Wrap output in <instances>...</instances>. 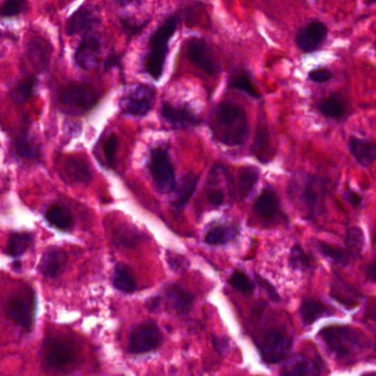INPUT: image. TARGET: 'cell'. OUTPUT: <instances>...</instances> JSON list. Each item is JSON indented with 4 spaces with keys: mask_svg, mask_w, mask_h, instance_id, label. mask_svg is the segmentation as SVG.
<instances>
[{
    "mask_svg": "<svg viewBox=\"0 0 376 376\" xmlns=\"http://www.w3.org/2000/svg\"><path fill=\"white\" fill-rule=\"evenodd\" d=\"M366 3H368V5H371V3H376V0H366Z\"/></svg>",
    "mask_w": 376,
    "mask_h": 376,
    "instance_id": "obj_54",
    "label": "cell"
},
{
    "mask_svg": "<svg viewBox=\"0 0 376 376\" xmlns=\"http://www.w3.org/2000/svg\"><path fill=\"white\" fill-rule=\"evenodd\" d=\"M118 149V137L117 135L112 133L108 138L106 139V142L104 144V154L105 158H106L108 165H112L114 163L115 158H116V154H117Z\"/></svg>",
    "mask_w": 376,
    "mask_h": 376,
    "instance_id": "obj_43",
    "label": "cell"
},
{
    "mask_svg": "<svg viewBox=\"0 0 376 376\" xmlns=\"http://www.w3.org/2000/svg\"><path fill=\"white\" fill-rule=\"evenodd\" d=\"M28 9L27 0H6L1 6V16L15 17Z\"/></svg>",
    "mask_w": 376,
    "mask_h": 376,
    "instance_id": "obj_42",
    "label": "cell"
},
{
    "mask_svg": "<svg viewBox=\"0 0 376 376\" xmlns=\"http://www.w3.org/2000/svg\"><path fill=\"white\" fill-rule=\"evenodd\" d=\"M289 191L307 219H312L322 213L325 199L328 193V182L326 180L304 174L291 182Z\"/></svg>",
    "mask_w": 376,
    "mask_h": 376,
    "instance_id": "obj_2",
    "label": "cell"
},
{
    "mask_svg": "<svg viewBox=\"0 0 376 376\" xmlns=\"http://www.w3.org/2000/svg\"><path fill=\"white\" fill-rule=\"evenodd\" d=\"M319 368L315 361L304 355H296L284 366L283 374L286 375H313L319 373Z\"/></svg>",
    "mask_w": 376,
    "mask_h": 376,
    "instance_id": "obj_27",
    "label": "cell"
},
{
    "mask_svg": "<svg viewBox=\"0 0 376 376\" xmlns=\"http://www.w3.org/2000/svg\"><path fill=\"white\" fill-rule=\"evenodd\" d=\"M163 334L154 322H146L131 332L129 338V351L135 354L147 353L161 347Z\"/></svg>",
    "mask_w": 376,
    "mask_h": 376,
    "instance_id": "obj_9",
    "label": "cell"
},
{
    "mask_svg": "<svg viewBox=\"0 0 376 376\" xmlns=\"http://www.w3.org/2000/svg\"><path fill=\"white\" fill-rule=\"evenodd\" d=\"M187 54L193 65L202 70L206 74L213 76L219 74L221 71V65L216 60L211 48L200 38H193L188 42Z\"/></svg>",
    "mask_w": 376,
    "mask_h": 376,
    "instance_id": "obj_11",
    "label": "cell"
},
{
    "mask_svg": "<svg viewBox=\"0 0 376 376\" xmlns=\"http://www.w3.org/2000/svg\"><path fill=\"white\" fill-rule=\"evenodd\" d=\"M99 22L97 10L91 7H82L70 17L67 24V31L70 35H79L91 30Z\"/></svg>",
    "mask_w": 376,
    "mask_h": 376,
    "instance_id": "obj_17",
    "label": "cell"
},
{
    "mask_svg": "<svg viewBox=\"0 0 376 376\" xmlns=\"http://www.w3.org/2000/svg\"><path fill=\"white\" fill-rule=\"evenodd\" d=\"M289 264L294 270H306L310 267V259L306 252L302 250V246L294 245L291 248V257H289Z\"/></svg>",
    "mask_w": 376,
    "mask_h": 376,
    "instance_id": "obj_40",
    "label": "cell"
},
{
    "mask_svg": "<svg viewBox=\"0 0 376 376\" xmlns=\"http://www.w3.org/2000/svg\"><path fill=\"white\" fill-rule=\"evenodd\" d=\"M165 296L171 306L179 313H187L193 304V295L180 286H169L165 291Z\"/></svg>",
    "mask_w": 376,
    "mask_h": 376,
    "instance_id": "obj_25",
    "label": "cell"
},
{
    "mask_svg": "<svg viewBox=\"0 0 376 376\" xmlns=\"http://www.w3.org/2000/svg\"><path fill=\"white\" fill-rule=\"evenodd\" d=\"M123 27L126 30H129L131 33H138L139 30L142 29V26H136V24H131V22H127V20H123Z\"/></svg>",
    "mask_w": 376,
    "mask_h": 376,
    "instance_id": "obj_52",
    "label": "cell"
},
{
    "mask_svg": "<svg viewBox=\"0 0 376 376\" xmlns=\"http://www.w3.org/2000/svg\"><path fill=\"white\" fill-rule=\"evenodd\" d=\"M318 108L326 117L341 118L348 110V101L341 93H334L318 104Z\"/></svg>",
    "mask_w": 376,
    "mask_h": 376,
    "instance_id": "obj_26",
    "label": "cell"
},
{
    "mask_svg": "<svg viewBox=\"0 0 376 376\" xmlns=\"http://www.w3.org/2000/svg\"><path fill=\"white\" fill-rule=\"evenodd\" d=\"M178 24L179 17H169L150 38L148 54L145 60V69L155 80H159L163 76L169 51V42L178 29Z\"/></svg>",
    "mask_w": 376,
    "mask_h": 376,
    "instance_id": "obj_3",
    "label": "cell"
},
{
    "mask_svg": "<svg viewBox=\"0 0 376 376\" xmlns=\"http://www.w3.org/2000/svg\"><path fill=\"white\" fill-rule=\"evenodd\" d=\"M211 131L214 138L227 146H240L248 135V120L245 110L232 101H223L211 115Z\"/></svg>",
    "mask_w": 376,
    "mask_h": 376,
    "instance_id": "obj_1",
    "label": "cell"
},
{
    "mask_svg": "<svg viewBox=\"0 0 376 376\" xmlns=\"http://www.w3.org/2000/svg\"><path fill=\"white\" fill-rule=\"evenodd\" d=\"M343 197L344 199H345L348 202L351 203L353 206H359L361 203H362V197H361L358 193L353 191V190H345V191H344Z\"/></svg>",
    "mask_w": 376,
    "mask_h": 376,
    "instance_id": "obj_47",
    "label": "cell"
},
{
    "mask_svg": "<svg viewBox=\"0 0 376 376\" xmlns=\"http://www.w3.org/2000/svg\"><path fill=\"white\" fill-rule=\"evenodd\" d=\"M67 265V255L58 247H50L41 257L39 270L43 276L56 278L61 274Z\"/></svg>",
    "mask_w": 376,
    "mask_h": 376,
    "instance_id": "obj_18",
    "label": "cell"
},
{
    "mask_svg": "<svg viewBox=\"0 0 376 376\" xmlns=\"http://www.w3.org/2000/svg\"><path fill=\"white\" fill-rule=\"evenodd\" d=\"M99 99V93L94 88L81 84H70L62 88L59 94L61 104L81 112L92 110Z\"/></svg>",
    "mask_w": 376,
    "mask_h": 376,
    "instance_id": "obj_8",
    "label": "cell"
},
{
    "mask_svg": "<svg viewBox=\"0 0 376 376\" xmlns=\"http://www.w3.org/2000/svg\"><path fill=\"white\" fill-rule=\"evenodd\" d=\"M334 309H331L326 304L317 300H304L300 307L302 322L306 326H311L312 323L321 318L334 315Z\"/></svg>",
    "mask_w": 376,
    "mask_h": 376,
    "instance_id": "obj_22",
    "label": "cell"
},
{
    "mask_svg": "<svg viewBox=\"0 0 376 376\" xmlns=\"http://www.w3.org/2000/svg\"><path fill=\"white\" fill-rule=\"evenodd\" d=\"M118 1L123 3V5H129V3H135V1H139V0H118Z\"/></svg>",
    "mask_w": 376,
    "mask_h": 376,
    "instance_id": "obj_53",
    "label": "cell"
},
{
    "mask_svg": "<svg viewBox=\"0 0 376 376\" xmlns=\"http://www.w3.org/2000/svg\"><path fill=\"white\" fill-rule=\"evenodd\" d=\"M15 147L22 157L28 158V159H35L39 157L38 148L31 142L28 133H24L22 136L17 137Z\"/></svg>",
    "mask_w": 376,
    "mask_h": 376,
    "instance_id": "obj_39",
    "label": "cell"
},
{
    "mask_svg": "<svg viewBox=\"0 0 376 376\" xmlns=\"http://www.w3.org/2000/svg\"><path fill=\"white\" fill-rule=\"evenodd\" d=\"M229 88L238 91L243 92L248 97L253 99H261V93L252 80L251 75L246 70H235L229 79Z\"/></svg>",
    "mask_w": 376,
    "mask_h": 376,
    "instance_id": "obj_24",
    "label": "cell"
},
{
    "mask_svg": "<svg viewBox=\"0 0 376 376\" xmlns=\"http://www.w3.org/2000/svg\"><path fill=\"white\" fill-rule=\"evenodd\" d=\"M229 283L234 287L235 289L242 291L244 294H252L254 291V284L244 272L236 270V272L231 276Z\"/></svg>",
    "mask_w": 376,
    "mask_h": 376,
    "instance_id": "obj_41",
    "label": "cell"
},
{
    "mask_svg": "<svg viewBox=\"0 0 376 376\" xmlns=\"http://www.w3.org/2000/svg\"><path fill=\"white\" fill-rule=\"evenodd\" d=\"M115 240L120 245L125 247H133L142 240V234L133 227H120L117 232L115 233Z\"/></svg>",
    "mask_w": 376,
    "mask_h": 376,
    "instance_id": "obj_38",
    "label": "cell"
},
{
    "mask_svg": "<svg viewBox=\"0 0 376 376\" xmlns=\"http://www.w3.org/2000/svg\"><path fill=\"white\" fill-rule=\"evenodd\" d=\"M308 78L312 82L322 84V83L329 82L331 79L334 78V73L331 72L330 70L327 67H317V69L310 71Z\"/></svg>",
    "mask_w": 376,
    "mask_h": 376,
    "instance_id": "obj_44",
    "label": "cell"
},
{
    "mask_svg": "<svg viewBox=\"0 0 376 376\" xmlns=\"http://www.w3.org/2000/svg\"><path fill=\"white\" fill-rule=\"evenodd\" d=\"M35 298L33 291L24 288L17 291L6 304V315L13 322L24 329L33 327L35 320Z\"/></svg>",
    "mask_w": 376,
    "mask_h": 376,
    "instance_id": "obj_5",
    "label": "cell"
},
{
    "mask_svg": "<svg viewBox=\"0 0 376 376\" xmlns=\"http://www.w3.org/2000/svg\"><path fill=\"white\" fill-rule=\"evenodd\" d=\"M67 176L73 181L88 183L92 180V170L84 159L79 157H71L65 165Z\"/></svg>",
    "mask_w": 376,
    "mask_h": 376,
    "instance_id": "obj_28",
    "label": "cell"
},
{
    "mask_svg": "<svg viewBox=\"0 0 376 376\" xmlns=\"http://www.w3.org/2000/svg\"><path fill=\"white\" fill-rule=\"evenodd\" d=\"M197 181H199V178L195 174H190L184 177L177 188L176 200H174L176 208L182 209L187 206V203L189 202L197 189Z\"/></svg>",
    "mask_w": 376,
    "mask_h": 376,
    "instance_id": "obj_29",
    "label": "cell"
},
{
    "mask_svg": "<svg viewBox=\"0 0 376 376\" xmlns=\"http://www.w3.org/2000/svg\"><path fill=\"white\" fill-rule=\"evenodd\" d=\"M317 247L323 256H326L327 259H330L336 264L345 266L350 263L351 254L349 253V251H344L342 248L329 245V244L323 243V242H318Z\"/></svg>",
    "mask_w": 376,
    "mask_h": 376,
    "instance_id": "obj_37",
    "label": "cell"
},
{
    "mask_svg": "<svg viewBox=\"0 0 376 376\" xmlns=\"http://www.w3.org/2000/svg\"><path fill=\"white\" fill-rule=\"evenodd\" d=\"M28 58L31 65L38 70L47 69L50 62L51 47L46 40L41 38H33L28 43Z\"/></svg>",
    "mask_w": 376,
    "mask_h": 376,
    "instance_id": "obj_20",
    "label": "cell"
},
{
    "mask_svg": "<svg viewBox=\"0 0 376 376\" xmlns=\"http://www.w3.org/2000/svg\"><path fill=\"white\" fill-rule=\"evenodd\" d=\"M366 278L370 281H376V259L366 268Z\"/></svg>",
    "mask_w": 376,
    "mask_h": 376,
    "instance_id": "obj_50",
    "label": "cell"
},
{
    "mask_svg": "<svg viewBox=\"0 0 376 376\" xmlns=\"http://www.w3.org/2000/svg\"><path fill=\"white\" fill-rule=\"evenodd\" d=\"M74 348L63 339H48L43 348V361L49 368L63 370L74 361Z\"/></svg>",
    "mask_w": 376,
    "mask_h": 376,
    "instance_id": "obj_12",
    "label": "cell"
},
{
    "mask_svg": "<svg viewBox=\"0 0 376 376\" xmlns=\"http://www.w3.org/2000/svg\"><path fill=\"white\" fill-rule=\"evenodd\" d=\"M31 244H33L31 235L28 233H15V234H11L9 238L6 253L8 254L9 256H22Z\"/></svg>",
    "mask_w": 376,
    "mask_h": 376,
    "instance_id": "obj_34",
    "label": "cell"
},
{
    "mask_svg": "<svg viewBox=\"0 0 376 376\" xmlns=\"http://www.w3.org/2000/svg\"><path fill=\"white\" fill-rule=\"evenodd\" d=\"M330 296L344 308L352 309L362 300V294L357 287L347 283L340 276H334L330 287Z\"/></svg>",
    "mask_w": 376,
    "mask_h": 376,
    "instance_id": "obj_15",
    "label": "cell"
},
{
    "mask_svg": "<svg viewBox=\"0 0 376 376\" xmlns=\"http://www.w3.org/2000/svg\"><path fill=\"white\" fill-rule=\"evenodd\" d=\"M259 172L254 167H245L240 169L238 174V195L240 199H245L246 197L251 195L254 187L256 186L259 181Z\"/></svg>",
    "mask_w": 376,
    "mask_h": 376,
    "instance_id": "obj_31",
    "label": "cell"
},
{
    "mask_svg": "<svg viewBox=\"0 0 376 376\" xmlns=\"http://www.w3.org/2000/svg\"><path fill=\"white\" fill-rule=\"evenodd\" d=\"M327 35L328 28L323 22L318 20L309 22L297 33V47L306 54H310L320 48L321 44L326 40Z\"/></svg>",
    "mask_w": 376,
    "mask_h": 376,
    "instance_id": "obj_13",
    "label": "cell"
},
{
    "mask_svg": "<svg viewBox=\"0 0 376 376\" xmlns=\"http://www.w3.org/2000/svg\"><path fill=\"white\" fill-rule=\"evenodd\" d=\"M291 341L287 334L279 330H270L265 334L261 343V353L265 362L270 364L283 361L291 349Z\"/></svg>",
    "mask_w": 376,
    "mask_h": 376,
    "instance_id": "obj_10",
    "label": "cell"
},
{
    "mask_svg": "<svg viewBox=\"0 0 376 376\" xmlns=\"http://www.w3.org/2000/svg\"><path fill=\"white\" fill-rule=\"evenodd\" d=\"M46 219L58 229H67L73 225V216L65 206H52L46 212Z\"/></svg>",
    "mask_w": 376,
    "mask_h": 376,
    "instance_id": "obj_33",
    "label": "cell"
},
{
    "mask_svg": "<svg viewBox=\"0 0 376 376\" xmlns=\"http://www.w3.org/2000/svg\"><path fill=\"white\" fill-rule=\"evenodd\" d=\"M350 152L363 167H370L376 159V145L364 139L351 137L349 140Z\"/></svg>",
    "mask_w": 376,
    "mask_h": 376,
    "instance_id": "obj_21",
    "label": "cell"
},
{
    "mask_svg": "<svg viewBox=\"0 0 376 376\" xmlns=\"http://www.w3.org/2000/svg\"><path fill=\"white\" fill-rule=\"evenodd\" d=\"M345 244H347L348 251L351 254V256H360L363 248H364V244H366V238H364V233L362 229L359 227H353L348 229Z\"/></svg>",
    "mask_w": 376,
    "mask_h": 376,
    "instance_id": "obj_36",
    "label": "cell"
},
{
    "mask_svg": "<svg viewBox=\"0 0 376 376\" xmlns=\"http://www.w3.org/2000/svg\"><path fill=\"white\" fill-rule=\"evenodd\" d=\"M366 319L376 327V300L368 308V312H366Z\"/></svg>",
    "mask_w": 376,
    "mask_h": 376,
    "instance_id": "obj_51",
    "label": "cell"
},
{
    "mask_svg": "<svg viewBox=\"0 0 376 376\" xmlns=\"http://www.w3.org/2000/svg\"><path fill=\"white\" fill-rule=\"evenodd\" d=\"M161 115L163 120L177 127H189L200 123V120L187 107L174 106L169 103L163 105Z\"/></svg>",
    "mask_w": 376,
    "mask_h": 376,
    "instance_id": "obj_19",
    "label": "cell"
},
{
    "mask_svg": "<svg viewBox=\"0 0 376 376\" xmlns=\"http://www.w3.org/2000/svg\"><path fill=\"white\" fill-rule=\"evenodd\" d=\"M35 86H37V79L30 75L17 84L16 88L11 91L10 99L16 104H24L29 101L30 97H33Z\"/></svg>",
    "mask_w": 376,
    "mask_h": 376,
    "instance_id": "obj_32",
    "label": "cell"
},
{
    "mask_svg": "<svg viewBox=\"0 0 376 376\" xmlns=\"http://www.w3.org/2000/svg\"><path fill=\"white\" fill-rule=\"evenodd\" d=\"M209 201L213 204V206H221L222 203L224 202V195L220 190H214L211 193H209Z\"/></svg>",
    "mask_w": 376,
    "mask_h": 376,
    "instance_id": "obj_48",
    "label": "cell"
},
{
    "mask_svg": "<svg viewBox=\"0 0 376 376\" xmlns=\"http://www.w3.org/2000/svg\"><path fill=\"white\" fill-rule=\"evenodd\" d=\"M155 99L154 88L139 84L126 92L125 95L120 99V108L124 114L142 117L152 110Z\"/></svg>",
    "mask_w": 376,
    "mask_h": 376,
    "instance_id": "obj_6",
    "label": "cell"
},
{
    "mask_svg": "<svg viewBox=\"0 0 376 376\" xmlns=\"http://www.w3.org/2000/svg\"><path fill=\"white\" fill-rule=\"evenodd\" d=\"M256 276L257 283L262 287L263 291L266 293L267 296L270 297L272 302H280V296L279 294H278L277 291H276L275 287H274L270 281H267L265 278H263L262 276Z\"/></svg>",
    "mask_w": 376,
    "mask_h": 376,
    "instance_id": "obj_45",
    "label": "cell"
},
{
    "mask_svg": "<svg viewBox=\"0 0 376 376\" xmlns=\"http://www.w3.org/2000/svg\"><path fill=\"white\" fill-rule=\"evenodd\" d=\"M320 336L331 353L338 359H352L366 348V336L348 326H331L320 331Z\"/></svg>",
    "mask_w": 376,
    "mask_h": 376,
    "instance_id": "obj_4",
    "label": "cell"
},
{
    "mask_svg": "<svg viewBox=\"0 0 376 376\" xmlns=\"http://www.w3.org/2000/svg\"><path fill=\"white\" fill-rule=\"evenodd\" d=\"M253 152L257 159L264 163L272 161V155H274L268 124H267L266 117L263 113L262 115H259V123H257L256 133H255V138H254Z\"/></svg>",
    "mask_w": 376,
    "mask_h": 376,
    "instance_id": "obj_16",
    "label": "cell"
},
{
    "mask_svg": "<svg viewBox=\"0 0 376 376\" xmlns=\"http://www.w3.org/2000/svg\"><path fill=\"white\" fill-rule=\"evenodd\" d=\"M113 281L116 289L123 291L125 294H131L136 289V281L133 278V272L125 265L116 266Z\"/></svg>",
    "mask_w": 376,
    "mask_h": 376,
    "instance_id": "obj_30",
    "label": "cell"
},
{
    "mask_svg": "<svg viewBox=\"0 0 376 376\" xmlns=\"http://www.w3.org/2000/svg\"><path fill=\"white\" fill-rule=\"evenodd\" d=\"M238 229L233 227H216L209 231L206 236V242L210 245L225 244L236 238Z\"/></svg>",
    "mask_w": 376,
    "mask_h": 376,
    "instance_id": "obj_35",
    "label": "cell"
},
{
    "mask_svg": "<svg viewBox=\"0 0 376 376\" xmlns=\"http://www.w3.org/2000/svg\"><path fill=\"white\" fill-rule=\"evenodd\" d=\"M167 259H168L169 264L174 270H181L186 266V262L187 259H184L183 257L179 256V255H174V254L167 253Z\"/></svg>",
    "mask_w": 376,
    "mask_h": 376,
    "instance_id": "obj_46",
    "label": "cell"
},
{
    "mask_svg": "<svg viewBox=\"0 0 376 376\" xmlns=\"http://www.w3.org/2000/svg\"><path fill=\"white\" fill-rule=\"evenodd\" d=\"M254 210L261 218L272 219L277 216L280 211L279 197L272 190H265L257 199Z\"/></svg>",
    "mask_w": 376,
    "mask_h": 376,
    "instance_id": "obj_23",
    "label": "cell"
},
{
    "mask_svg": "<svg viewBox=\"0 0 376 376\" xmlns=\"http://www.w3.org/2000/svg\"><path fill=\"white\" fill-rule=\"evenodd\" d=\"M101 50V43L99 38L95 35H85L75 51L74 59L76 65L86 71L94 69L99 63Z\"/></svg>",
    "mask_w": 376,
    "mask_h": 376,
    "instance_id": "obj_14",
    "label": "cell"
},
{
    "mask_svg": "<svg viewBox=\"0 0 376 376\" xmlns=\"http://www.w3.org/2000/svg\"><path fill=\"white\" fill-rule=\"evenodd\" d=\"M120 56L116 54H111L105 61V69L110 70L113 67H116L120 65Z\"/></svg>",
    "mask_w": 376,
    "mask_h": 376,
    "instance_id": "obj_49",
    "label": "cell"
},
{
    "mask_svg": "<svg viewBox=\"0 0 376 376\" xmlns=\"http://www.w3.org/2000/svg\"><path fill=\"white\" fill-rule=\"evenodd\" d=\"M149 167L158 189L163 193L172 191L176 186V178L168 152L163 148L152 150Z\"/></svg>",
    "mask_w": 376,
    "mask_h": 376,
    "instance_id": "obj_7",
    "label": "cell"
}]
</instances>
